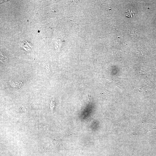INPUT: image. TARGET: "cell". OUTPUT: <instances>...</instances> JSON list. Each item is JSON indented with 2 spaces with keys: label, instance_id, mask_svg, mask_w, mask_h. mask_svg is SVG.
I'll use <instances>...</instances> for the list:
<instances>
[{
  "label": "cell",
  "instance_id": "6da1fadb",
  "mask_svg": "<svg viewBox=\"0 0 156 156\" xmlns=\"http://www.w3.org/2000/svg\"><path fill=\"white\" fill-rule=\"evenodd\" d=\"M22 47L26 51H29L31 50L32 47L31 43L26 41L22 42L21 43Z\"/></svg>",
  "mask_w": 156,
  "mask_h": 156
},
{
  "label": "cell",
  "instance_id": "7a4b0ae2",
  "mask_svg": "<svg viewBox=\"0 0 156 156\" xmlns=\"http://www.w3.org/2000/svg\"><path fill=\"white\" fill-rule=\"evenodd\" d=\"M130 34L132 37H138V33L136 29L134 28L131 29L130 31Z\"/></svg>",
  "mask_w": 156,
  "mask_h": 156
},
{
  "label": "cell",
  "instance_id": "3957f363",
  "mask_svg": "<svg viewBox=\"0 0 156 156\" xmlns=\"http://www.w3.org/2000/svg\"><path fill=\"white\" fill-rule=\"evenodd\" d=\"M0 58L1 61L3 63H8V58L1 52Z\"/></svg>",
  "mask_w": 156,
  "mask_h": 156
},
{
  "label": "cell",
  "instance_id": "277c9868",
  "mask_svg": "<svg viewBox=\"0 0 156 156\" xmlns=\"http://www.w3.org/2000/svg\"><path fill=\"white\" fill-rule=\"evenodd\" d=\"M10 84H11V86L13 87H15V88L20 87L21 86V85L22 84V83H16L15 82H14L13 81H10Z\"/></svg>",
  "mask_w": 156,
  "mask_h": 156
},
{
  "label": "cell",
  "instance_id": "5b68a950",
  "mask_svg": "<svg viewBox=\"0 0 156 156\" xmlns=\"http://www.w3.org/2000/svg\"><path fill=\"white\" fill-rule=\"evenodd\" d=\"M55 103L54 101H52L51 104L50 105V109L52 110V112H53V109L54 107Z\"/></svg>",
  "mask_w": 156,
  "mask_h": 156
}]
</instances>
